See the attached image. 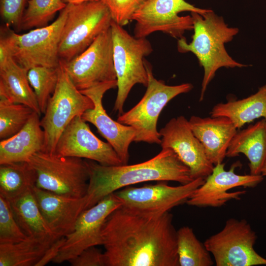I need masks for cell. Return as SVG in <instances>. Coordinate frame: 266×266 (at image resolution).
Returning a JSON list of instances; mask_svg holds the SVG:
<instances>
[{
  "label": "cell",
  "instance_id": "1",
  "mask_svg": "<svg viewBox=\"0 0 266 266\" xmlns=\"http://www.w3.org/2000/svg\"><path fill=\"white\" fill-rule=\"evenodd\" d=\"M172 219L169 212L116 209L102 231L106 266H179Z\"/></svg>",
  "mask_w": 266,
  "mask_h": 266
},
{
  "label": "cell",
  "instance_id": "2",
  "mask_svg": "<svg viewBox=\"0 0 266 266\" xmlns=\"http://www.w3.org/2000/svg\"><path fill=\"white\" fill-rule=\"evenodd\" d=\"M86 162L89 180L85 209L109 194L130 185L153 181L184 184L194 180L190 169L169 148H162L154 157L134 165L105 166L90 160Z\"/></svg>",
  "mask_w": 266,
  "mask_h": 266
},
{
  "label": "cell",
  "instance_id": "3",
  "mask_svg": "<svg viewBox=\"0 0 266 266\" xmlns=\"http://www.w3.org/2000/svg\"><path fill=\"white\" fill-rule=\"evenodd\" d=\"M193 23L192 40L188 43L183 37L178 39L177 50L182 53L192 52L203 68V77L200 101H201L210 82L221 67H243L247 65L239 63L227 52L225 44L231 41L239 29L230 27L222 16L212 10L200 14L191 12Z\"/></svg>",
  "mask_w": 266,
  "mask_h": 266
},
{
  "label": "cell",
  "instance_id": "4",
  "mask_svg": "<svg viewBox=\"0 0 266 266\" xmlns=\"http://www.w3.org/2000/svg\"><path fill=\"white\" fill-rule=\"evenodd\" d=\"M113 60L117 82V94L113 110L123 113V106L133 86L147 87L148 75L144 57L153 51L146 37L137 38L129 34L114 21L111 24Z\"/></svg>",
  "mask_w": 266,
  "mask_h": 266
},
{
  "label": "cell",
  "instance_id": "5",
  "mask_svg": "<svg viewBox=\"0 0 266 266\" xmlns=\"http://www.w3.org/2000/svg\"><path fill=\"white\" fill-rule=\"evenodd\" d=\"M148 75L146 91L141 100L132 109L119 116L117 121L133 128L136 132L134 142L161 143V136L157 126L159 115L169 101L177 96L192 90L189 83L167 85L156 79L152 67L145 61Z\"/></svg>",
  "mask_w": 266,
  "mask_h": 266
},
{
  "label": "cell",
  "instance_id": "6",
  "mask_svg": "<svg viewBox=\"0 0 266 266\" xmlns=\"http://www.w3.org/2000/svg\"><path fill=\"white\" fill-rule=\"evenodd\" d=\"M67 7L59 45L60 61L65 62L85 51L100 33L110 28L112 21L102 0L67 4Z\"/></svg>",
  "mask_w": 266,
  "mask_h": 266
},
{
  "label": "cell",
  "instance_id": "7",
  "mask_svg": "<svg viewBox=\"0 0 266 266\" xmlns=\"http://www.w3.org/2000/svg\"><path fill=\"white\" fill-rule=\"evenodd\" d=\"M28 162L36 172L37 188L69 197L86 196L89 180L86 160L39 152Z\"/></svg>",
  "mask_w": 266,
  "mask_h": 266
},
{
  "label": "cell",
  "instance_id": "8",
  "mask_svg": "<svg viewBox=\"0 0 266 266\" xmlns=\"http://www.w3.org/2000/svg\"><path fill=\"white\" fill-rule=\"evenodd\" d=\"M94 106L92 100L75 86L60 63L57 87L40 120L44 133L42 152L55 153L58 140L70 122Z\"/></svg>",
  "mask_w": 266,
  "mask_h": 266
},
{
  "label": "cell",
  "instance_id": "9",
  "mask_svg": "<svg viewBox=\"0 0 266 266\" xmlns=\"http://www.w3.org/2000/svg\"><path fill=\"white\" fill-rule=\"evenodd\" d=\"M67 14L66 5L49 25L21 34L9 30L6 35L17 63L27 71L37 66L58 67L59 42Z\"/></svg>",
  "mask_w": 266,
  "mask_h": 266
},
{
  "label": "cell",
  "instance_id": "10",
  "mask_svg": "<svg viewBox=\"0 0 266 266\" xmlns=\"http://www.w3.org/2000/svg\"><path fill=\"white\" fill-rule=\"evenodd\" d=\"M257 239L256 232L246 220L231 218L204 244L217 266L266 265V259L254 249Z\"/></svg>",
  "mask_w": 266,
  "mask_h": 266
},
{
  "label": "cell",
  "instance_id": "11",
  "mask_svg": "<svg viewBox=\"0 0 266 266\" xmlns=\"http://www.w3.org/2000/svg\"><path fill=\"white\" fill-rule=\"evenodd\" d=\"M195 6L185 0H146L134 14L135 21L134 36L146 37L161 31L171 37L180 39L187 31L193 30L191 15L179 16L183 11L202 14L207 11Z\"/></svg>",
  "mask_w": 266,
  "mask_h": 266
},
{
  "label": "cell",
  "instance_id": "12",
  "mask_svg": "<svg viewBox=\"0 0 266 266\" xmlns=\"http://www.w3.org/2000/svg\"><path fill=\"white\" fill-rule=\"evenodd\" d=\"M79 90L116 80L111 28L100 33L85 51L68 62H60Z\"/></svg>",
  "mask_w": 266,
  "mask_h": 266
},
{
  "label": "cell",
  "instance_id": "13",
  "mask_svg": "<svg viewBox=\"0 0 266 266\" xmlns=\"http://www.w3.org/2000/svg\"><path fill=\"white\" fill-rule=\"evenodd\" d=\"M200 177L177 186L164 181L140 187H125L114 192L122 206L131 210L146 213L160 214L186 203L193 192L204 182Z\"/></svg>",
  "mask_w": 266,
  "mask_h": 266
},
{
  "label": "cell",
  "instance_id": "14",
  "mask_svg": "<svg viewBox=\"0 0 266 266\" xmlns=\"http://www.w3.org/2000/svg\"><path fill=\"white\" fill-rule=\"evenodd\" d=\"M122 205L114 193L106 196L79 216L73 231L52 262L61 264L76 257L84 249L102 245V231L108 217Z\"/></svg>",
  "mask_w": 266,
  "mask_h": 266
},
{
  "label": "cell",
  "instance_id": "15",
  "mask_svg": "<svg viewBox=\"0 0 266 266\" xmlns=\"http://www.w3.org/2000/svg\"><path fill=\"white\" fill-rule=\"evenodd\" d=\"M224 163L214 166L212 172L205 178L204 183L192 194L186 202L191 206L199 207H219L232 200H240L246 193L245 190L233 192L229 190L236 187L253 188L264 180L262 174H237L234 172L237 164H233L229 170Z\"/></svg>",
  "mask_w": 266,
  "mask_h": 266
},
{
  "label": "cell",
  "instance_id": "16",
  "mask_svg": "<svg viewBox=\"0 0 266 266\" xmlns=\"http://www.w3.org/2000/svg\"><path fill=\"white\" fill-rule=\"evenodd\" d=\"M159 133L162 148L173 150L190 169L194 179L205 178L212 172L214 166L208 160L202 144L184 116L171 119Z\"/></svg>",
  "mask_w": 266,
  "mask_h": 266
},
{
  "label": "cell",
  "instance_id": "17",
  "mask_svg": "<svg viewBox=\"0 0 266 266\" xmlns=\"http://www.w3.org/2000/svg\"><path fill=\"white\" fill-rule=\"evenodd\" d=\"M55 153L85 158L105 166L123 165L112 146L98 138L81 115L68 124L57 143Z\"/></svg>",
  "mask_w": 266,
  "mask_h": 266
},
{
  "label": "cell",
  "instance_id": "18",
  "mask_svg": "<svg viewBox=\"0 0 266 266\" xmlns=\"http://www.w3.org/2000/svg\"><path fill=\"white\" fill-rule=\"evenodd\" d=\"M117 87V80L100 83L89 88L80 90L93 102V108L85 111L81 115L85 121L93 124L98 132L116 151L123 165L128 164L129 148L134 141L136 132L131 126L113 120L106 112L102 105L104 94L108 90Z\"/></svg>",
  "mask_w": 266,
  "mask_h": 266
},
{
  "label": "cell",
  "instance_id": "19",
  "mask_svg": "<svg viewBox=\"0 0 266 266\" xmlns=\"http://www.w3.org/2000/svg\"><path fill=\"white\" fill-rule=\"evenodd\" d=\"M33 192L41 214L53 233L66 236L74 230L85 210L86 197L73 198L56 194L34 186Z\"/></svg>",
  "mask_w": 266,
  "mask_h": 266
},
{
  "label": "cell",
  "instance_id": "20",
  "mask_svg": "<svg viewBox=\"0 0 266 266\" xmlns=\"http://www.w3.org/2000/svg\"><path fill=\"white\" fill-rule=\"evenodd\" d=\"M195 136L202 144L209 161L214 165L223 163L237 129L224 116H192L188 120Z\"/></svg>",
  "mask_w": 266,
  "mask_h": 266
},
{
  "label": "cell",
  "instance_id": "21",
  "mask_svg": "<svg viewBox=\"0 0 266 266\" xmlns=\"http://www.w3.org/2000/svg\"><path fill=\"white\" fill-rule=\"evenodd\" d=\"M39 115L34 111L25 126L16 134L0 142V164L28 162L36 153L42 152L44 131Z\"/></svg>",
  "mask_w": 266,
  "mask_h": 266
},
{
  "label": "cell",
  "instance_id": "22",
  "mask_svg": "<svg viewBox=\"0 0 266 266\" xmlns=\"http://www.w3.org/2000/svg\"><path fill=\"white\" fill-rule=\"evenodd\" d=\"M240 154L248 159L250 174H261L266 161V120L263 118L246 128L237 131L227 151L226 157L233 158Z\"/></svg>",
  "mask_w": 266,
  "mask_h": 266
},
{
  "label": "cell",
  "instance_id": "23",
  "mask_svg": "<svg viewBox=\"0 0 266 266\" xmlns=\"http://www.w3.org/2000/svg\"><path fill=\"white\" fill-rule=\"evenodd\" d=\"M27 72L13 58L0 65V97L12 103L26 105L40 115L41 113Z\"/></svg>",
  "mask_w": 266,
  "mask_h": 266
},
{
  "label": "cell",
  "instance_id": "24",
  "mask_svg": "<svg viewBox=\"0 0 266 266\" xmlns=\"http://www.w3.org/2000/svg\"><path fill=\"white\" fill-rule=\"evenodd\" d=\"M210 114L228 118L237 129L260 118L266 120V84L248 97L216 104Z\"/></svg>",
  "mask_w": 266,
  "mask_h": 266
},
{
  "label": "cell",
  "instance_id": "25",
  "mask_svg": "<svg viewBox=\"0 0 266 266\" xmlns=\"http://www.w3.org/2000/svg\"><path fill=\"white\" fill-rule=\"evenodd\" d=\"M9 202L18 225L27 237H61L54 234L47 224L33 189Z\"/></svg>",
  "mask_w": 266,
  "mask_h": 266
},
{
  "label": "cell",
  "instance_id": "26",
  "mask_svg": "<svg viewBox=\"0 0 266 266\" xmlns=\"http://www.w3.org/2000/svg\"><path fill=\"white\" fill-rule=\"evenodd\" d=\"M58 238L27 237L16 243L0 244V266H35Z\"/></svg>",
  "mask_w": 266,
  "mask_h": 266
},
{
  "label": "cell",
  "instance_id": "27",
  "mask_svg": "<svg viewBox=\"0 0 266 266\" xmlns=\"http://www.w3.org/2000/svg\"><path fill=\"white\" fill-rule=\"evenodd\" d=\"M36 174L28 162L0 164V195L10 201L35 186Z\"/></svg>",
  "mask_w": 266,
  "mask_h": 266
},
{
  "label": "cell",
  "instance_id": "28",
  "mask_svg": "<svg viewBox=\"0 0 266 266\" xmlns=\"http://www.w3.org/2000/svg\"><path fill=\"white\" fill-rule=\"evenodd\" d=\"M177 245L180 266H211L210 253L196 237L192 228L184 226L177 231Z\"/></svg>",
  "mask_w": 266,
  "mask_h": 266
},
{
  "label": "cell",
  "instance_id": "29",
  "mask_svg": "<svg viewBox=\"0 0 266 266\" xmlns=\"http://www.w3.org/2000/svg\"><path fill=\"white\" fill-rule=\"evenodd\" d=\"M59 75V66L57 67L37 66L28 71V78L35 93L41 114L44 113L48 101L56 89Z\"/></svg>",
  "mask_w": 266,
  "mask_h": 266
},
{
  "label": "cell",
  "instance_id": "30",
  "mask_svg": "<svg viewBox=\"0 0 266 266\" xmlns=\"http://www.w3.org/2000/svg\"><path fill=\"white\" fill-rule=\"evenodd\" d=\"M23 14L20 30H28L47 26L55 14L67 5L63 0H28Z\"/></svg>",
  "mask_w": 266,
  "mask_h": 266
},
{
  "label": "cell",
  "instance_id": "31",
  "mask_svg": "<svg viewBox=\"0 0 266 266\" xmlns=\"http://www.w3.org/2000/svg\"><path fill=\"white\" fill-rule=\"evenodd\" d=\"M34 111L30 107L0 100V139L9 138L19 132L27 124Z\"/></svg>",
  "mask_w": 266,
  "mask_h": 266
},
{
  "label": "cell",
  "instance_id": "32",
  "mask_svg": "<svg viewBox=\"0 0 266 266\" xmlns=\"http://www.w3.org/2000/svg\"><path fill=\"white\" fill-rule=\"evenodd\" d=\"M27 237L16 220L9 201L0 195V244L16 243Z\"/></svg>",
  "mask_w": 266,
  "mask_h": 266
},
{
  "label": "cell",
  "instance_id": "33",
  "mask_svg": "<svg viewBox=\"0 0 266 266\" xmlns=\"http://www.w3.org/2000/svg\"><path fill=\"white\" fill-rule=\"evenodd\" d=\"M107 7L113 21L123 26L132 20L135 12L146 0H102Z\"/></svg>",
  "mask_w": 266,
  "mask_h": 266
},
{
  "label": "cell",
  "instance_id": "34",
  "mask_svg": "<svg viewBox=\"0 0 266 266\" xmlns=\"http://www.w3.org/2000/svg\"><path fill=\"white\" fill-rule=\"evenodd\" d=\"M28 0H0V14L6 26L18 31Z\"/></svg>",
  "mask_w": 266,
  "mask_h": 266
},
{
  "label": "cell",
  "instance_id": "35",
  "mask_svg": "<svg viewBox=\"0 0 266 266\" xmlns=\"http://www.w3.org/2000/svg\"><path fill=\"white\" fill-rule=\"evenodd\" d=\"M68 262L72 266H106L104 253L95 246L84 249Z\"/></svg>",
  "mask_w": 266,
  "mask_h": 266
},
{
  "label": "cell",
  "instance_id": "36",
  "mask_svg": "<svg viewBox=\"0 0 266 266\" xmlns=\"http://www.w3.org/2000/svg\"><path fill=\"white\" fill-rule=\"evenodd\" d=\"M65 240V236L61 237L56 239L47 249L42 258L35 266H43L50 262H53L58 255Z\"/></svg>",
  "mask_w": 266,
  "mask_h": 266
},
{
  "label": "cell",
  "instance_id": "37",
  "mask_svg": "<svg viewBox=\"0 0 266 266\" xmlns=\"http://www.w3.org/2000/svg\"><path fill=\"white\" fill-rule=\"evenodd\" d=\"M66 4H79L85 2L91 1H97L101 0H63Z\"/></svg>",
  "mask_w": 266,
  "mask_h": 266
},
{
  "label": "cell",
  "instance_id": "38",
  "mask_svg": "<svg viewBox=\"0 0 266 266\" xmlns=\"http://www.w3.org/2000/svg\"><path fill=\"white\" fill-rule=\"evenodd\" d=\"M261 174L264 177L266 176V161L263 167V168L262 169L261 171Z\"/></svg>",
  "mask_w": 266,
  "mask_h": 266
}]
</instances>
